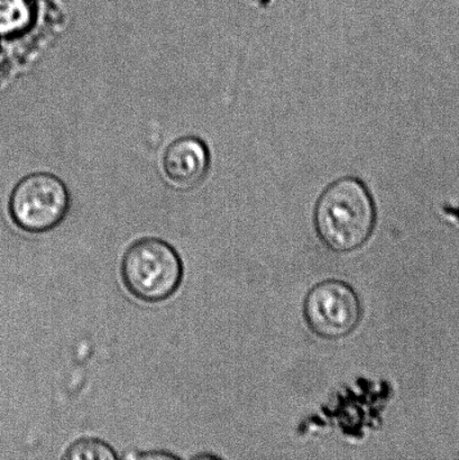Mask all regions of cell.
Listing matches in <instances>:
<instances>
[{
  "mask_svg": "<svg viewBox=\"0 0 459 460\" xmlns=\"http://www.w3.org/2000/svg\"><path fill=\"white\" fill-rule=\"evenodd\" d=\"M314 224L319 237L331 251L353 252L371 237L375 204L357 180H340L322 193L314 211Z\"/></svg>",
  "mask_w": 459,
  "mask_h": 460,
  "instance_id": "6da1fadb",
  "label": "cell"
},
{
  "mask_svg": "<svg viewBox=\"0 0 459 460\" xmlns=\"http://www.w3.org/2000/svg\"><path fill=\"white\" fill-rule=\"evenodd\" d=\"M120 278L135 299L147 305L162 304L182 286V257L164 239L139 238L130 243L121 257Z\"/></svg>",
  "mask_w": 459,
  "mask_h": 460,
  "instance_id": "7a4b0ae2",
  "label": "cell"
},
{
  "mask_svg": "<svg viewBox=\"0 0 459 460\" xmlns=\"http://www.w3.org/2000/svg\"><path fill=\"white\" fill-rule=\"evenodd\" d=\"M70 208L66 183L48 172L26 175L13 187L8 202L13 224L30 234L52 232L65 222Z\"/></svg>",
  "mask_w": 459,
  "mask_h": 460,
  "instance_id": "3957f363",
  "label": "cell"
},
{
  "mask_svg": "<svg viewBox=\"0 0 459 460\" xmlns=\"http://www.w3.org/2000/svg\"><path fill=\"white\" fill-rule=\"evenodd\" d=\"M304 314L308 327L327 341L348 337L361 320L358 296L349 284L327 279L317 284L305 296Z\"/></svg>",
  "mask_w": 459,
  "mask_h": 460,
  "instance_id": "277c9868",
  "label": "cell"
},
{
  "mask_svg": "<svg viewBox=\"0 0 459 460\" xmlns=\"http://www.w3.org/2000/svg\"><path fill=\"white\" fill-rule=\"evenodd\" d=\"M210 155L204 141L196 137L175 139L164 151L162 168L171 186L187 191L196 188L208 173Z\"/></svg>",
  "mask_w": 459,
  "mask_h": 460,
  "instance_id": "5b68a950",
  "label": "cell"
},
{
  "mask_svg": "<svg viewBox=\"0 0 459 460\" xmlns=\"http://www.w3.org/2000/svg\"><path fill=\"white\" fill-rule=\"evenodd\" d=\"M62 459L66 460H115L119 459V454L107 441L84 437L74 441L62 455Z\"/></svg>",
  "mask_w": 459,
  "mask_h": 460,
  "instance_id": "8992f818",
  "label": "cell"
},
{
  "mask_svg": "<svg viewBox=\"0 0 459 460\" xmlns=\"http://www.w3.org/2000/svg\"><path fill=\"white\" fill-rule=\"evenodd\" d=\"M31 18V0H0V35L24 29Z\"/></svg>",
  "mask_w": 459,
  "mask_h": 460,
  "instance_id": "52a82bcc",
  "label": "cell"
},
{
  "mask_svg": "<svg viewBox=\"0 0 459 460\" xmlns=\"http://www.w3.org/2000/svg\"><path fill=\"white\" fill-rule=\"evenodd\" d=\"M137 458L139 459H178L177 455L171 454L169 452H161V450H155V452H147L137 455Z\"/></svg>",
  "mask_w": 459,
  "mask_h": 460,
  "instance_id": "ba28073f",
  "label": "cell"
}]
</instances>
